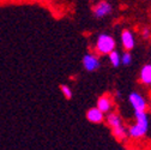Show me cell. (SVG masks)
Listing matches in <instances>:
<instances>
[{"instance_id":"obj_1","label":"cell","mask_w":151,"mask_h":150,"mask_svg":"<svg viewBox=\"0 0 151 150\" xmlns=\"http://www.w3.org/2000/svg\"><path fill=\"white\" fill-rule=\"evenodd\" d=\"M96 48H97L99 53H101V54H109L110 52L114 50V48H115V41H114V39H113L110 35L101 34L97 37Z\"/></svg>"},{"instance_id":"obj_2","label":"cell","mask_w":151,"mask_h":150,"mask_svg":"<svg viewBox=\"0 0 151 150\" xmlns=\"http://www.w3.org/2000/svg\"><path fill=\"white\" fill-rule=\"evenodd\" d=\"M129 103L134 108V112H145L146 110V101L138 92H132L129 95Z\"/></svg>"},{"instance_id":"obj_3","label":"cell","mask_w":151,"mask_h":150,"mask_svg":"<svg viewBox=\"0 0 151 150\" xmlns=\"http://www.w3.org/2000/svg\"><path fill=\"white\" fill-rule=\"evenodd\" d=\"M83 66L89 72L96 71L100 67V60L93 54H85L83 58Z\"/></svg>"},{"instance_id":"obj_4","label":"cell","mask_w":151,"mask_h":150,"mask_svg":"<svg viewBox=\"0 0 151 150\" xmlns=\"http://www.w3.org/2000/svg\"><path fill=\"white\" fill-rule=\"evenodd\" d=\"M110 12H111V5L107 1H101L93 7V14H95L96 18H103L108 16Z\"/></svg>"},{"instance_id":"obj_5","label":"cell","mask_w":151,"mask_h":150,"mask_svg":"<svg viewBox=\"0 0 151 150\" xmlns=\"http://www.w3.org/2000/svg\"><path fill=\"white\" fill-rule=\"evenodd\" d=\"M104 113L99 109L97 107L96 108H90L88 112H86V119L90 121V123H93V124H100L103 121L104 119Z\"/></svg>"},{"instance_id":"obj_6","label":"cell","mask_w":151,"mask_h":150,"mask_svg":"<svg viewBox=\"0 0 151 150\" xmlns=\"http://www.w3.org/2000/svg\"><path fill=\"white\" fill-rule=\"evenodd\" d=\"M121 41H122V46L125 47V49L131 50L134 47V36L129 30H124L121 34Z\"/></svg>"},{"instance_id":"obj_7","label":"cell","mask_w":151,"mask_h":150,"mask_svg":"<svg viewBox=\"0 0 151 150\" xmlns=\"http://www.w3.org/2000/svg\"><path fill=\"white\" fill-rule=\"evenodd\" d=\"M127 132H128V135L131 137H133V138H142V137H144L146 135L147 128H145V127H143V126H140L138 124H134V125L129 126Z\"/></svg>"},{"instance_id":"obj_8","label":"cell","mask_w":151,"mask_h":150,"mask_svg":"<svg viewBox=\"0 0 151 150\" xmlns=\"http://www.w3.org/2000/svg\"><path fill=\"white\" fill-rule=\"evenodd\" d=\"M111 107H113V101H111L110 96L103 95V96H101L99 99V101H97V108L101 109L103 113H107V112H109L111 109Z\"/></svg>"},{"instance_id":"obj_9","label":"cell","mask_w":151,"mask_h":150,"mask_svg":"<svg viewBox=\"0 0 151 150\" xmlns=\"http://www.w3.org/2000/svg\"><path fill=\"white\" fill-rule=\"evenodd\" d=\"M140 81L144 84H151V64L143 66L140 71Z\"/></svg>"},{"instance_id":"obj_10","label":"cell","mask_w":151,"mask_h":150,"mask_svg":"<svg viewBox=\"0 0 151 150\" xmlns=\"http://www.w3.org/2000/svg\"><path fill=\"white\" fill-rule=\"evenodd\" d=\"M111 133H113V136H114L118 141H124V139H126V137H127V130L125 128V126H124V124L122 125H120V126H118V127H114V128H111Z\"/></svg>"},{"instance_id":"obj_11","label":"cell","mask_w":151,"mask_h":150,"mask_svg":"<svg viewBox=\"0 0 151 150\" xmlns=\"http://www.w3.org/2000/svg\"><path fill=\"white\" fill-rule=\"evenodd\" d=\"M107 121H108V125L110 126V128H114V127L122 125V120H121L120 115L116 113H109V115L107 117Z\"/></svg>"},{"instance_id":"obj_12","label":"cell","mask_w":151,"mask_h":150,"mask_svg":"<svg viewBox=\"0 0 151 150\" xmlns=\"http://www.w3.org/2000/svg\"><path fill=\"white\" fill-rule=\"evenodd\" d=\"M134 117H136V124L145 128H149V120L145 112H134Z\"/></svg>"},{"instance_id":"obj_13","label":"cell","mask_w":151,"mask_h":150,"mask_svg":"<svg viewBox=\"0 0 151 150\" xmlns=\"http://www.w3.org/2000/svg\"><path fill=\"white\" fill-rule=\"evenodd\" d=\"M109 60H110V64L114 66V67H118L120 64H121V55L116 52V50H113L110 52L109 54Z\"/></svg>"},{"instance_id":"obj_14","label":"cell","mask_w":151,"mask_h":150,"mask_svg":"<svg viewBox=\"0 0 151 150\" xmlns=\"http://www.w3.org/2000/svg\"><path fill=\"white\" fill-rule=\"evenodd\" d=\"M60 90H61L63 95L65 96V99H66V100H71V99H72L73 92H72V90H71V88H70L68 85H65V84L60 85Z\"/></svg>"},{"instance_id":"obj_15","label":"cell","mask_w":151,"mask_h":150,"mask_svg":"<svg viewBox=\"0 0 151 150\" xmlns=\"http://www.w3.org/2000/svg\"><path fill=\"white\" fill-rule=\"evenodd\" d=\"M131 61H132V55H131L128 52L124 53L122 57H121V63H122V65H129Z\"/></svg>"},{"instance_id":"obj_16","label":"cell","mask_w":151,"mask_h":150,"mask_svg":"<svg viewBox=\"0 0 151 150\" xmlns=\"http://www.w3.org/2000/svg\"><path fill=\"white\" fill-rule=\"evenodd\" d=\"M150 35H151V31H150L147 28H145V29L143 30V36H144V39H149Z\"/></svg>"}]
</instances>
